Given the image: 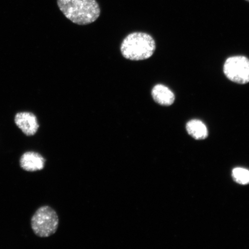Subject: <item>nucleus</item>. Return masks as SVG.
<instances>
[{"mask_svg": "<svg viewBox=\"0 0 249 249\" xmlns=\"http://www.w3.org/2000/svg\"><path fill=\"white\" fill-rule=\"evenodd\" d=\"M187 132L196 140L206 139L208 135L206 125L198 120H192L186 124Z\"/></svg>", "mask_w": 249, "mask_h": 249, "instance_id": "6e6552de", "label": "nucleus"}, {"mask_svg": "<svg viewBox=\"0 0 249 249\" xmlns=\"http://www.w3.org/2000/svg\"><path fill=\"white\" fill-rule=\"evenodd\" d=\"M57 5L68 19L80 26L95 22L101 15L96 0H57Z\"/></svg>", "mask_w": 249, "mask_h": 249, "instance_id": "f257e3e1", "label": "nucleus"}, {"mask_svg": "<svg viewBox=\"0 0 249 249\" xmlns=\"http://www.w3.org/2000/svg\"><path fill=\"white\" fill-rule=\"evenodd\" d=\"M33 231L40 238L49 237L57 231L59 218L56 212L49 206L40 207L31 220Z\"/></svg>", "mask_w": 249, "mask_h": 249, "instance_id": "7ed1b4c3", "label": "nucleus"}, {"mask_svg": "<svg viewBox=\"0 0 249 249\" xmlns=\"http://www.w3.org/2000/svg\"><path fill=\"white\" fill-rule=\"evenodd\" d=\"M120 49L123 57L127 60H144L154 54L156 43L154 39L149 34L134 32L124 39Z\"/></svg>", "mask_w": 249, "mask_h": 249, "instance_id": "f03ea898", "label": "nucleus"}, {"mask_svg": "<svg viewBox=\"0 0 249 249\" xmlns=\"http://www.w3.org/2000/svg\"><path fill=\"white\" fill-rule=\"evenodd\" d=\"M232 177L239 184L247 185L249 183V170L244 168H235L232 170Z\"/></svg>", "mask_w": 249, "mask_h": 249, "instance_id": "1a4fd4ad", "label": "nucleus"}, {"mask_svg": "<svg viewBox=\"0 0 249 249\" xmlns=\"http://www.w3.org/2000/svg\"><path fill=\"white\" fill-rule=\"evenodd\" d=\"M223 72L232 82L240 85L249 83V59L243 55L227 58L224 64Z\"/></svg>", "mask_w": 249, "mask_h": 249, "instance_id": "20e7f679", "label": "nucleus"}, {"mask_svg": "<svg viewBox=\"0 0 249 249\" xmlns=\"http://www.w3.org/2000/svg\"><path fill=\"white\" fill-rule=\"evenodd\" d=\"M151 94L156 103L164 107H169L175 101V95L173 91L161 84H158L153 87Z\"/></svg>", "mask_w": 249, "mask_h": 249, "instance_id": "0eeeda50", "label": "nucleus"}, {"mask_svg": "<svg viewBox=\"0 0 249 249\" xmlns=\"http://www.w3.org/2000/svg\"><path fill=\"white\" fill-rule=\"evenodd\" d=\"M45 162V159L38 152L34 151L25 152L20 159L21 169L30 172L43 170Z\"/></svg>", "mask_w": 249, "mask_h": 249, "instance_id": "423d86ee", "label": "nucleus"}, {"mask_svg": "<svg viewBox=\"0 0 249 249\" xmlns=\"http://www.w3.org/2000/svg\"><path fill=\"white\" fill-rule=\"evenodd\" d=\"M15 123L27 136L35 135L39 127L36 117L30 112H20L16 114Z\"/></svg>", "mask_w": 249, "mask_h": 249, "instance_id": "39448f33", "label": "nucleus"}, {"mask_svg": "<svg viewBox=\"0 0 249 249\" xmlns=\"http://www.w3.org/2000/svg\"><path fill=\"white\" fill-rule=\"evenodd\" d=\"M247 1H249V0H247Z\"/></svg>", "mask_w": 249, "mask_h": 249, "instance_id": "9d476101", "label": "nucleus"}]
</instances>
